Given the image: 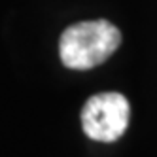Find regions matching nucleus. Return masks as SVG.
<instances>
[{
  "instance_id": "f03ea898",
  "label": "nucleus",
  "mask_w": 157,
  "mask_h": 157,
  "mask_svg": "<svg viewBox=\"0 0 157 157\" xmlns=\"http://www.w3.org/2000/svg\"><path fill=\"white\" fill-rule=\"evenodd\" d=\"M131 104L121 93L93 95L82 108V127L91 140L116 142L129 127Z\"/></svg>"
},
{
  "instance_id": "f257e3e1",
  "label": "nucleus",
  "mask_w": 157,
  "mask_h": 157,
  "mask_svg": "<svg viewBox=\"0 0 157 157\" xmlns=\"http://www.w3.org/2000/svg\"><path fill=\"white\" fill-rule=\"evenodd\" d=\"M121 32L110 21H82L70 25L59 40V55L72 70H89L102 64L119 48Z\"/></svg>"
}]
</instances>
